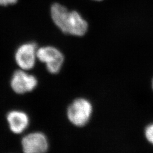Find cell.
I'll return each mask as SVG.
<instances>
[{"mask_svg": "<svg viewBox=\"0 0 153 153\" xmlns=\"http://www.w3.org/2000/svg\"><path fill=\"white\" fill-rule=\"evenodd\" d=\"M51 14L55 25L65 33L81 36L88 31V23L76 11H69L64 6L56 3L51 8Z\"/></svg>", "mask_w": 153, "mask_h": 153, "instance_id": "1", "label": "cell"}, {"mask_svg": "<svg viewBox=\"0 0 153 153\" xmlns=\"http://www.w3.org/2000/svg\"><path fill=\"white\" fill-rule=\"evenodd\" d=\"M93 112L91 103L86 99L78 98L74 100L67 109L69 120L76 126H85L90 120Z\"/></svg>", "mask_w": 153, "mask_h": 153, "instance_id": "2", "label": "cell"}, {"mask_svg": "<svg viewBox=\"0 0 153 153\" xmlns=\"http://www.w3.org/2000/svg\"><path fill=\"white\" fill-rule=\"evenodd\" d=\"M36 56L39 60L45 64L49 73L56 74L60 71L64 57L59 49L51 46L42 47L37 49Z\"/></svg>", "mask_w": 153, "mask_h": 153, "instance_id": "3", "label": "cell"}, {"mask_svg": "<svg viewBox=\"0 0 153 153\" xmlns=\"http://www.w3.org/2000/svg\"><path fill=\"white\" fill-rule=\"evenodd\" d=\"M36 44L28 43L21 45L16 50L15 59L17 65L23 71H28L34 67L37 59Z\"/></svg>", "mask_w": 153, "mask_h": 153, "instance_id": "4", "label": "cell"}, {"mask_svg": "<svg viewBox=\"0 0 153 153\" xmlns=\"http://www.w3.org/2000/svg\"><path fill=\"white\" fill-rule=\"evenodd\" d=\"M11 87L15 93L19 94L30 92L37 86L38 80L33 75L23 70L16 71L11 78Z\"/></svg>", "mask_w": 153, "mask_h": 153, "instance_id": "5", "label": "cell"}, {"mask_svg": "<svg viewBox=\"0 0 153 153\" xmlns=\"http://www.w3.org/2000/svg\"><path fill=\"white\" fill-rule=\"evenodd\" d=\"M22 146L25 153H44L48 150V142L43 133L34 132L22 138Z\"/></svg>", "mask_w": 153, "mask_h": 153, "instance_id": "6", "label": "cell"}, {"mask_svg": "<svg viewBox=\"0 0 153 153\" xmlns=\"http://www.w3.org/2000/svg\"><path fill=\"white\" fill-rule=\"evenodd\" d=\"M7 120L12 132L16 134L22 133L29 125V117L24 112L12 111L7 115Z\"/></svg>", "mask_w": 153, "mask_h": 153, "instance_id": "7", "label": "cell"}, {"mask_svg": "<svg viewBox=\"0 0 153 153\" xmlns=\"http://www.w3.org/2000/svg\"><path fill=\"white\" fill-rule=\"evenodd\" d=\"M146 140L153 145V124L148 126L145 131Z\"/></svg>", "mask_w": 153, "mask_h": 153, "instance_id": "8", "label": "cell"}, {"mask_svg": "<svg viewBox=\"0 0 153 153\" xmlns=\"http://www.w3.org/2000/svg\"><path fill=\"white\" fill-rule=\"evenodd\" d=\"M18 0H0V5L7 6L16 3Z\"/></svg>", "mask_w": 153, "mask_h": 153, "instance_id": "9", "label": "cell"}, {"mask_svg": "<svg viewBox=\"0 0 153 153\" xmlns=\"http://www.w3.org/2000/svg\"><path fill=\"white\" fill-rule=\"evenodd\" d=\"M152 88H153V81H152Z\"/></svg>", "mask_w": 153, "mask_h": 153, "instance_id": "10", "label": "cell"}, {"mask_svg": "<svg viewBox=\"0 0 153 153\" xmlns=\"http://www.w3.org/2000/svg\"><path fill=\"white\" fill-rule=\"evenodd\" d=\"M95 1H102V0H95Z\"/></svg>", "mask_w": 153, "mask_h": 153, "instance_id": "11", "label": "cell"}]
</instances>
